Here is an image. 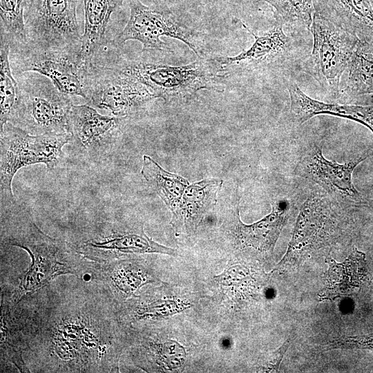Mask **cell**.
<instances>
[{"label":"cell","mask_w":373,"mask_h":373,"mask_svg":"<svg viewBox=\"0 0 373 373\" xmlns=\"http://www.w3.org/2000/svg\"><path fill=\"white\" fill-rule=\"evenodd\" d=\"M125 0H84V31L82 35L79 59L85 66L93 64L106 43V31L112 13Z\"/></svg>","instance_id":"ffe728a7"},{"label":"cell","mask_w":373,"mask_h":373,"mask_svg":"<svg viewBox=\"0 0 373 373\" xmlns=\"http://www.w3.org/2000/svg\"><path fill=\"white\" fill-rule=\"evenodd\" d=\"M309 31L312 50L300 63V68L318 82L328 99L336 100L342 76L360 39L316 12Z\"/></svg>","instance_id":"277c9868"},{"label":"cell","mask_w":373,"mask_h":373,"mask_svg":"<svg viewBox=\"0 0 373 373\" xmlns=\"http://www.w3.org/2000/svg\"><path fill=\"white\" fill-rule=\"evenodd\" d=\"M289 341H286L281 347L277 350L273 355H271L269 361L267 365L268 372L276 371L281 361L284 353L289 347Z\"/></svg>","instance_id":"f1b7e54d"},{"label":"cell","mask_w":373,"mask_h":373,"mask_svg":"<svg viewBox=\"0 0 373 373\" xmlns=\"http://www.w3.org/2000/svg\"><path fill=\"white\" fill-rule=\"evenodd\" d=\"M129 6L128 21L113 41L116 46L137 40L142 44V50L173 52L160 39L166 36L184 43L198 58L206 57L202 47L203 34L182 23L170 11L146 6L140 0H130Z\"/></svg>","instance_id":"ba28073f"},{"label":"cell","mask_w":373,"mask_h":373,"mask_svg":"<svg viewBox=\"0 0 373 373\" xmlns=\"http://www.w3.org/2000/svg\"><path fill=\"white\" fill-rule=\"evenodd\" d=\"M365 254L354 248L343 262L327 259L329 269L320 297L333 300L351 293L361 285L365 275Z\"/></svg>","instance_id":"7402d4cb"},{"label":"cell","mask_w":373,"mask_h":373,"mask_svg":"<svg viewBox=\"0 0 373 373\" xmlns=\"http://www.w3.org/2000/svg\"><path fill=\"white\" fill-rule=\"evenodd\" d=\"M340 91L349 96L373 94V46L359 41L343 73Z\"/></svg>","instance_id":"603a6c76"},{"label":"cell","mask_w":373,"mask_h":373,"mask_svg":"<svg viewBox=\"0 0 373 373\" xmlns=\"http://www.w3.org/2000/svg\"><path fill=\"white\" fill-rule=\"evenodd\" d=\"M24 21L28 44L79 54L76 0H28Z\"/></svg>","instance_id":"9c48e42d"},{"label":"cell","mask_w":373,"mask_h":373,"mask_svg":"<svg viewBox=\"0 0 373 373\" xmlns=\"http://www.w3.org/2000/svg\"><path fill=\"white\" fill-rule=\"evenodd\" d=\"M71 142L70 133L32 135L10 122L1 129L0 182L1 193L13 196L12 182L22 167L39 163L52 170L62 160L64 146Z\"/></svg>","instance_id":"8992f818"},{"label":"cell","mask_w":373,"mask_h":373,"mask_svg":"<svg viewBox=\"0 0 373 373\" xmlns=\"http://www.w3.org/2000/svg\"><path fill=\"white\" fill-rule=\"evenodd\" d=\"M287 88L290 99V113L294 121L301 125L319 115H329L356 122L373 133V105L361 106L327 103L307 95L292 80Z\"/></svg>","instance_id":"9a60e30c"},{"label":"cell","mask_w":373,"mask_h":373,"mask_svg":"<svg viewBox=\"0 0 373 373\" xmlns=\"http://www.w3.org/2000/svg\"><path fill=\"white\" fill-rule=\"evenodd\" d=\"M113 67L144 85L157 98L167 102H187L202 90L222 93L228 77L214 57L198 58L182 66H171L155 59L151 50Z\"/></svg>","instance_id":"3957f363"},{"label":"cell","mask_w":373,"mask_h":373,"mask_svg":"<svg viewBox=\"0 0 373 373\" xmlns=\"http://www.w3.org/2000/svg\"><path fill=\"white\" fill-rule=\"evenodd\" d=\"M141 174L151 187L162 199L174 214L180 205L182 195L189 185V181L163 169L149 155L143 156Z\"/></svg>","instance_id":"cb8c5ba5"},{"label":"cell","mask_w":373,"mask_h":373,"mask_svg":"<svg viewBox=\"0 0 373 373\" xmlns=\"http://www.w3.org/2000/svg\"><path fill=\"white\" fill-rule=\"evenodd\" d=\"M269 4L276 20L289 30H309L315 12L313 0H258Z\"/></svg>","instance_id":"4316f807"},{"label":"cell","mask_w":373,"mask_h":373,"mask_svg":"<svg viewBox=\"0 0 373 373\" xmlns=\"http://www.w3.org/2000/svg\"><path fill=\"white\" fill-rule=\"evenodd\" d=\"M366 158L367 156L363 155L339 164L326 159L322 146L314 145L300 157L294 173L320 186L338 203H361L363 199L352 183V173Z\"/></svg>","instance_id":"7c38bea8"},{"label":"cell","mask_w":373,"mask_h":373,"mask_svg":"<svg viewBox=\"0 0 373 373\" xmlns=\"http://www.w3.org/2000/svg\"><path fill=\"white\" fill-rule=\"evenodd\" d=\"M28 0H0V39L10 48L27 41L24 11Z\"/></svg>","instance_id":"83f0119b"},{"label":"cell","mask_w":373,"mask_h":373,"mask_svg":"<svg viewBox=\"0 0 373 373\" xmlns=\"http://www.w3.org/2000/svg\"><path fill=\"white\" fill-rule=\"evenodd\" d=\"M240 23L254 37V41L237 55L214 57L227 77L284 73L303 60V54L297 41L287 35L281 22L276 20L274 26L262 35H256L241 21Z\"/></svg>","instance_id":"52a82bcc"},{"label":"cell","mask_w":373,"mask_h":373,"mask_svg":"<svg viewBox=\"0 0 373 373\" xmlns=\"http://www.w3.org/2000/svg\"><path fill=\"white\" fill-rule=\"evenodd\" d=\"M315 12L373 46V6L368 0H313Z\"/></svg>","instance_id":"2e32d148"},{"label":"cell","mask_w":373,"mask_h":373,"mask_svg":"<svg viewBox=\"0 0 373 373\" xmlns=\"http://www.w3.org/2000/svg\"><path fill=\"white\" fill-rule=\"evenodd\" d=\"M83 86L89 105L127 119L157 98L144 85L119 70L93 62L86 66Z\"/></svg>","instance_id":"30bf717a"},{"label":"cell","mask_w":373,"mask_h":373,"mask_svg":"<svg viewBox=\"0 0 373 373\" xmlns=\"http://www.w3.org/2000/svg\"><path fill=\"white\" fill-rule=\"evenodd\" d=\"M72 245L84 257L99 263L108 262L132 254L159 253L177 256L176 250L149 238L142 226L126 231L104 227L90 237Z\"/></svg>","instance_id":"4fadbf2b"},{"label":"cell","mask_w":373,"mask_h":373,"mask_svg":"<svg viewBox=\"0 0 373 373\" xmlns=\"http://www.w3.org/2000/svg\"><path fill=\"white\" fill-rule=\"evenodd\" d=\"M140 343L137 350H134L135 356L140 361L149 364L148 366L173 370L180 368L185 361V350L175 341L157 342L151 338H144Z\"/></svg>","instance_id":"d4e9b609"},{"label":"cell","mask_w":373,"mask_h":373,"mask_svg":"<svg viewBox=\"0 0 373 373\" xmlns=\"http://www.w3.org/2000/svg\"><path fill=\"white\" fill-rule=\"evenodd\" d=\"M368 1L370 2V3L372 4V6H373V0H368Z\"/></svg>","instance_id":"f546056e"},{"label":"cell","mask_w":373,"mask_h":373,"mask_svg":"<svg viewBox=\"0 0 373 373\" xmlns=\"http://www.w3.org/2000/svg\"><path fill=\"white\" fill-rule=\"evenodd\" d=\"M10 63L14 75L35 72L50 79L63 93L86 99L83 75L86 68L79 54L44 49L28 44L11 47Z\"/></svg>","instance_id":"8fae6325"},{"label":"cell","mask_w":373,"mask_h":373,"mask_svg":"<svg viewBox=\"0 0 373 373\" xmlns=\"http://www.w3.org/2000/svg\"><path fill=\"white\" fill-rule=\"evenodd\" d=\"M222 182L220 179H209L187 186L170 222L176 236L196 231L205 213L216 204Z\"/></svg>","instance_id":"ac0fdd59"},{"label":"cell","mask_w":373,"mask_h":373,"mask_svg":"<svg viewBox=\"0 0 373 373\" xmlns=\"http://www.w3.org/2000/svg\"><path fill=\"white\" fill-rule=\"evenodd\" d=\"M1 359L20 372H30L23 358L26 346L23 334V310L1 296Z\"/></svg>","instance_id":"44dd1931"},{"label":"cell","mask_w":373,"mask_h":373,"mask_svg":"<svg viewBox=\"0 0 373 373\" xmlns=\"http://www.w3.org/2000/svg\"><path fill=\"white\" fill-rule=\"evenodd\" d=\"M19 302L30 372L118 370L123 339L117 304L103 283L52 282Z\"/></svg>","instance_id":"6da1fadb"},{"label":"cell","mask_w":373,"mask_h":373,"mask_svg":"<svg viewBox=\"0 0 373 373\" xmlns=\"http://www.w3.org/2000/svg\"><path fill=\"white\" fill-rule=\"evenodd\" d=\"M1 103L0 128L7 122H12L19 102L20 90L10 63V45L0 39Z\"/></svg>","instance_id":"484cf974"},{"label":"cell","mask_w":373,"mask_h":373,"mask_svg":"<svg viewBox=\"0 0 373 373\" xmlns=\"http://www.w3.org/2000/svg\"><path fill=\"white\" fill-rule=\"evenodd\" d=\"M95 281L106 287L118 305L132 296H137V290L144 285L153 283L155 278L140 263L118 259L99 263Z\"/></svg>","instance_id":"d6986e66"},{"label":"cell","mask_w":373,"mask_h":373,"mask_svg":"<svg viewBox=\"0 0 373 373\" xmlns=\"http://www.w3.org/2000/svg\"><path fill=\"white\" fill-rule=\"evenodd\" d=\"M8 244L26 250L31 265L11 293L1 296L17 305L26 295L52 282L61 275H74L85 281L95 279L99 262L79 254L72 245L51 238L34 222H29L7 239Z\"/></svg>","instance_id":"7a4b0ae2"},{"label":"cell","mask_w":373,"mask_h":373,"mask_svg":"<svg viewBox=\"0 0 373 373\" xmlns=\"http://www.w3.org/2000/svg\"><path fill=\"white\" fill-rule=\"evenodd\" d=\"M292 209V204L287 198L276 199L272 203L271 213L251 224L240 220L238 209L235 218L237 239L245 247L271 252Z\"/></svg>","instance_id":"e0dca14e"},{"label":"cell","mask_w":373,"mask_h":373,"mask_svg":"<svg viewBox=\"0 0 373 373\" xmlns=\"http://www.w3.org/2000/svg\"><path fill=\"white\" fill-rule=\"evenodd\" d=\"M24 73L17 76L20 96L11 123L32 135L68 133L71 97L48 77L35 72Z\"/></svg>","instance_id":"5b68a950"},{"label":"cell","mask_w":373,"mask_h":373,"mask_svg":"<svg viewBox=\"0 0 373 373\" xmlns=\"http://www.w3.org/2000/svg\"><path fill=\"white\" fill-rule=\"evenodd\" d=\"M124 119L101 115L88 104L73 105L68 115V132L76 146L86 153H95L116 140Z\"/></svg>","instance_id":"5bb4252c"}]
</instances>
